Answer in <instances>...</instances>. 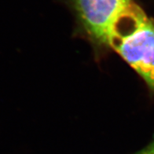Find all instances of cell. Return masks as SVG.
Listing matches in <instances>:
<instances>
[{
  "mask_svg": "<svg viewBox=\"0 0 154 154\" xmlns=\"http://www.w3.org/2000/svg\"><path fill=\"white\" fill-rule=\"evenodd\" d=\"M135 154H154V142H151L149 145Z\"/></svg>",
  "mask_w": 154,
  "mask_h": 154,
  "instance_id": "cell-3",
  "label": "cell"
},
{
  "mask_svg": "<svg viewBox=\"0 0 154 154\" xmlns=\"http://www.w3.org/2000/svg\"><path fill=\"white\" fill-rule=\"evenodd\" d=\"M108 46L154 91V22L135 2L116 24Z\"/></svg>",
  "mask_w": 154,
  "mask_h": 154,
  "instance_id": "cell-1",
  "label": "cell"
},
{
  "mask_svg": "<svg viewBox=\"0 0 154 154\" xmlns=\"http://www.w3.org/2000/svg\"><path fill=\"white\" fill-rule=\"evenodd\" d=\"M86 32L94 40L109 44L116 24L134 3L133 0H73Z\"/></svg>",
  "mask_w": 154,
  "mask_h": 154,
  "instance_id": "cell-2",
  "label": "cell"
}]
</instances>
